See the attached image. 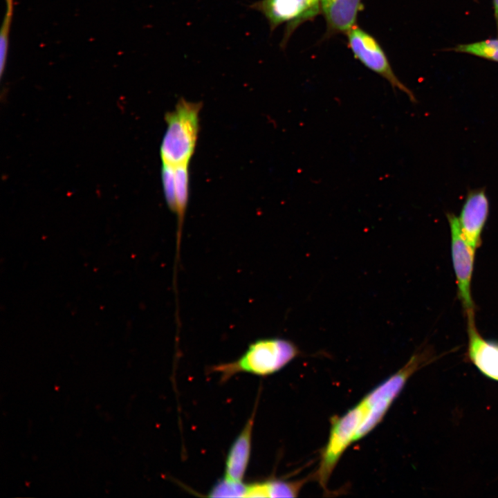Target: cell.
<instances>
[{
	"mask_svg": "<svg viewBox=\"0 0 498 498\" xmlns=\"http://www.w3.org/2000/svg\"><path fill=\"white\" fill-rule=\"evenodd\" d=\"M6 3V11L1 29L0 35V68L2 75L7 59L8 48V35L12 21L13 12L12 0H5Z\"/></svg>",
	"mask_w": 498,
	"mask_h": 498,
	"instance_id": "13",
	"label": "cell"
},
{
	"mask_svg": "<svg viewBox=\"0 0 498 498\" xmlns=\"http://www.w3.org/2000/svg\"><path fill=\"white\" fill-rule=\"evenodd\" d=\"M447 218L451 234V255L456 277L458 296L465 315L474 314L475 306L472 297L471 284L476 250L464 238L458 217L448 213Z\"/></svg>",
	"mask_w": 498,
	"mask_h": 498,
	"instance_id": "5",
	"label": "cell"
},
{
	"mask_svg": "<svg viewBox=\"0 0 498 498\" xmlns=\"http://www.w3.org/2000/svg\"><path fill=\"white\" fill-rule=\"evenodd\" d=\"M299 354L297 346L288 340L262 338L250 344L237 360L213 365L210 371L219 374L222 382L240 373L266 376L284 368Z\"/></svg>",
	"mask_w": 498,
	"mask_h": 498,
	"instance_id": "1",
	"label": "cell"
},
{
	"mask_svg": "<svg viewBox=\"0 0 498 498\" xmlns=\"http://www.w3.org/2000/svg\"><path fill=\"white\" fill-rule=\"evenodd\" d=\"M201 102L180 99L175 109L167 113V129L160 147L163 164L189 165L199 131Z\"/></svg>",
	"mask_w": 498,
	"mask_h": 498,
	"instance_id": "2",
	"label": "cell"
},
{
	"mask_svg": "<svg viewBox=\"0 0 498 498\" xmlns=\"http://www.w3.org/2000/svg\"><path fill=\"white\" fill-rule=\"evenodd\" d=\"M468 347L465 361L484 376L498 382V341L485 339L479 332L474 314L466 316Z\"/></svg>",
	"mask_w": 498,
	"mask_h": 498,
	"instance_id": "6",
	"label": "cell"
},
{
	"mask_svg": "<svg viewBox=\"0 0 498 498\" xmlns=\"http://www.w3.org/2000/svg\"><path fill=\"white\" fill-rule=\"evenodd\" d=\"M495 17L496 19L497 32H498V0H492Z\"/></svg>",
	"mask_w": 498,
	"mask_h": 498,
	"instance_id": "15",
	"label": "cell"
},
{
	"mask_svg": "<svg viewBox=\"0 0 498 498\" xmlns=\"http://www.w3.org/2000/svg\"><path fill=\"white\" fill-rule=\"evenodd\" d=\"M346 35L348 48L356 59L387 80L394 90L405 93L411 102H416L413 92L395 74L384 49L372 35L356 25Z\"/></svg>",
	"mask_w": 498,
	"mask_h": 498,
	"instance_id": "4",
	"label": "cell"
},
{
	"mask_svg": "<svg viewBox=\"0 0 498 498\" xmlns=\"http://www.w3.org/2000/svg\"><path fill=\"white\" fill-rule=\"evenodd\" d=\"M306 481L270 479L244 483L242 497H296Z\"/></svg>",
	"mask_w": 498,
	"mask_h": 498,
	"instance_id": "10",
	"label": "cell"
},
{
	"mask_svg": "<svg viewBox=\"0 0 498 498\" xmlns=\"http://www.w3.org/2000/svg\"><path fill=\"white\" fill-rule=\"evenodd\" d=\"M175 181V209L177 218L176 264L178 266L183 223L189 199V165L174 166Z\"/></svg>",
	"mask_w": 498,
	"mask_h": 498,
	"instance_id": "11",
	"label": "cell"
},
{
	"mask_svg": "<svg viewBox=\"0 0 498 498\" xmlns=\"http://www.w3.org/2000/svg\"><path fill=\"white\" fill-rule=\"evenodd\" d=\"M362 0H320L321 15L326 22L322 40L347 34L356 24L357 18L363 10Z\"/></svg>",
	"mask_w": 498,
	"mask_h": 498,
	"instance_id": "8",
	"label": "cell"
},
{
	"mask_svg": "<svg viewBox=\"0 0 498 498\" xmlns=\"http://www.w3.org/2000/svg\"><path fill=\"white\" fill-rule=\"evenodd\" d=\"M255 414L256 407L228 451L223 478L228 483H243L250 459Z\"/></svg>",
	"mask_w": 498,
	"mask_h": 498,
	"instance_id": "9",
	"label": "cell"
},
{
	"mask_svg": "<svg viewBox=\"0 0 498 498\" xmlns=\"http://www.w3.org/2000/svg\"><path fill=\"white\" fill-rule=\"evenodd\" d=\"M489 214V201L483 189L470 191L458 217L461 231L475 250L481 243V234Z\"/></svg>",
	"mask_w": 498,
	"mask_h": 498,
	"instance_id": "7",
	"label": "cell"
},
{
	"mask_svg": "<svg viewBox=\"0 0 498 498\" xmlns=\"http://www.w3.org/2000/svg\"><path fill=\"white\" fill-rule=\"evenodd\" d=\"M249 7L264 16L271 33L285 24L280 42L282 49H285L293 33L299 26L305 22L314 21L321 15L320 0H259Z\"/></svg>",
	"mask_w": 498,
	"mask_h": 498,
	"instance_id": "3",
	"label": "cell"
},
{
	"mask_svg": "<svg viewBox=\"0 0 498 498\" xmlns=\"http://www.w3.org/2000/svg\"><path fill=\"white\" fill-rule=\"evenodd\" d=\"M452 50L498 62V39L459 44Z\"/></svg>",
	"mask_w": 498,
	"mask_h": 498,
	"instance_id": "12",
	"label": "cell"
},
{
	"mask_svg": "<svg viewBox=\"0 0 498 498\" xmlns=\"http://www.w3.org/2000/svg\"><path fill=\"white\" fill-rule=\"evenodd\" d=\"M162 182L167 206L169 210L174 212L175 209V181L174 166L163 164Z\"/></svg>",
	"mask_w": 498,
	"mask_h": 498,
	"instance_id": "14",
	"label": "cell"
}]
</instances>
